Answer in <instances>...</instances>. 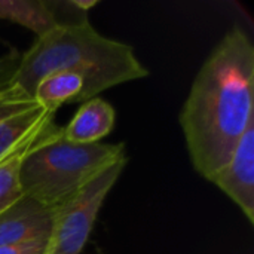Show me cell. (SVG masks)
<instances>
[{
	"instance_id": "6da1fadb",
	"label": "cell",
	"mask_w": 254,
	"mask_h": 254,
	"mask_svg": "<svg viewBox=\"0 0 254 254\" xmlns=\"http://www.w3.org/2000/svg\"><path fill=\"white\" fill-rule=\"evenodd\" d=\"M179 122L193 170L210 182L254 124V43L240 24L202 63Z\"/></svg>"
},
{
	"instance_id": "7a4b0ae2",
	"label": "cell",
	"mask_w": 254,
	"mask_h": 254,
	"mask_svg": "<svg viewBox=\"0 0 254 254\" xmlns=\"http://www.w3.org/2000/svg\"><path fill=\"white\" fill-rule=\"evenodd\" d=\"M55 71L82 77L83 89L79 103L150 74L131 45L103 36L88 18L58 24L49 33L37 37L21 54L16 71L6 89L18 98L33 100L37 82Z\"/></svg>"
},
{
	"instance_id": "3957f363",
	"label": "cell",
	"mask_w": 254,
	"mask_h": 254,
	"mask_svg": "<svg viewBox=\"0 0 254 254\" xmlns=\"http://www.w3.org/2000/svg\"><path fill=\"white\" fill-rule=\"evenodd\" d=\"M127 158L124 143L76 144L57 124L30 149L21 167V189L54 213L115 162Z\"/></svg>"
},
{
	"instance_id": "277c9868",
	"label": "cell",
	"mask_w": 254,
	"mask_h": 254,
	"mask_svg": "<svg viewBox=\"0 0 254 254\" xmlns=\"http://www.w3.org/2000/svg\"><path fill=\"white\" fill-rule=\"evenodd\" d=\"M127 158L115 162L77 195L55 211L46 254H82L100 210L127 167Z\"/></svg>"
},
{
	"instance_id": "5b68a950",
	"label": "cell",
	"mask_w": 254,
	"mask_h": 254,
	"mask_svg": "<svg viewBox=\"0 0 254 254\" xmlns=\"http://www.w3.org/2000/svg\"><path fill=\"white\" fill-rule=\"evenodd\" d=\"M254 225V124L247 128L229 161L210 179Z\"/></svg>"
},
{
	"instance_id": "8992f818",
	"label": "cell",
	"mask_w": 254,
	"mask_h": 254,
	"mask_svg": "<svg viewBox=\"0 0 254 254\" xmlns=\"http://www.w3.org/2000/svg\"><path fill=\"white\" fill-rule=\"evenodd\" d=\"M55 213L37 201L22 196L0 213V247L49 241Z\"/></svg>"
},
{
	"instance_id": "52a82bcc",
	"label": "cell",
	"mask_w": 254,
	"mask_h": 254,
	"mask_svg": "<svg viewBox=\"0 0 254 254\" xmlns=\"http://www.w3.org/2000/svg\"><path fill=\"white\" fill-rule=\"evenodd\" d=\"M55 121V112L36 100L12 95L6 86L0 89V156L21 140Z\"/></svg>"
},
{
	"instance_id": "ba28073f",
	"label": "cell",
	"mask_w": 254,
	"mask_h": 254,
	"mask_svg": "<svg viewBox=\"0 0 254 254\" xmlns=\"http://www.w3.org/2000/svg\"><path fill=\"white\" fill-rule=\"evenodd\" d=\"M115 122V107L101 97H95L82 103L71 121L63 127V137L76 144L101 143L113 131Z\"/></svg>"
},
{
	"instance_id": "9c48e42d",
	"label": "cell",
	"mask_w": 254,
	"mask_h": 254,
	"mask_svg": "<svg viewBox=\"0 0 254 254\" xmlns=\"http://www.w3.org/2000/svg\"><path fill=\"white\" fill-rule=\"evenodd\" d=\"M55 125V121L30 134L0 156V213L24 196L21 189V167L30 149Z\"/></svg>"
},
{
	"instance_id": "30bf717a",
	"label": "cell",
	"mask_w": 254,
	"mask_h": 254,
	"mask_svg": "<svg viewBox=\"0 0 254 254\" xmlns=\"http://www.w3.org/2000/svg\"><path fill=\"white\" fill-rule=\"evenodd\" d=\"M0 19L27 28L36 37L60 24L52 1L45 0H0Z\"/></svg>"
},
{
	"instance_id": "8fae6325",
	"label": "cell",
	"mask_w": 254,
	"mask_h": 254,
	"mask_svg": "<svg viewBox=\"0 0 254 254\" xmlns=\"http://www.w3.org/2000/svg\"><path fill=\"white\" fill-rule=\"evenodd\" d=\"M82 89L83 80L80 76L67 71H55L43 76L37 82L33 91V100L57 113L63 104L79 103Z\"/></svg>"
},
{
	"instance_id": "7c38bea8",
	"label": "cell",
	"mask_w": 254,
	"mask_h": 254,
	"mask_svg": "<svg viewBox=\"0 0 254 254\" xmlns=\"http://www.w3.org/2000/svg\"><path fill=\"white\" fill-rule=\"evenodd\" d=\"M21 54L10 49L9 52L0 55V89L4 88L16 71Z\"/></svg>"
},
{
	"instance_id": "4fadbf2b",
	"label": "cell",
	"mask_w": 254,
	"mask_h": 254,
	"mask_svg": "<svg viewBox=\"0 0 254 254\" xmlns=\"http://www.w3.org/2000/svg\"><path fill=\"white\" fill-rule=\"evenodd\" d=\"M49 241H33L21 246L0 247V254H46Z\"/></svg>"
}]
</instances>
